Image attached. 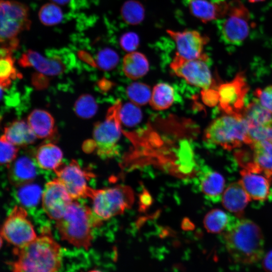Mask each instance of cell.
Masks as SVG:
<instances>
[{
	"instance_id": "obj_40",
	"label": "cell",
	"mask_w": 272,
	"mask_h": 272,
	"mask_svg": "<svg viewBox=\"0 0 272 272\" xmlns=\"http://www.w3.org/2000/svg\"><path fill=\"white\" fill-rule=\"evenodd\" d=\"M32 83L37 89H43L48 86V79L44 75L36 73L33 76Z\"/></svg>"
},
{
	"instance_id": "obj_36",
	"label": "cell",
	"mask_w": 272,
	"mask_h": 272,
	"mask_svg": "<svg viewBox=\"0 0 272 272\" xmlns=\"http://www.w3.org/2000/svg\"><path fill=\"white\" fill-rule=\"evenodd\" d=\"M249 135L251 145L262 141L272 143V122L249 128Z\"/></svg>"
},
{
	"instance_id": "obj_28",
	"label": "cell",
	"mask_w": 272,
	"mask_h": 272,
	"mask_svg": "<svg viewBox=\"0 0 272 272\" xmlns=\"http://www.w3.org/2000/svg\"><path fill=\"white\" fill-rule=\"evenodd\" d=\"M174 98L172 87L167 83H161L154 87L149 103L154 109L163 110L172 105Z\"/></svg>"
},
{
	"instance_id": "obj_32",
	"label": "cell",
	"mask_w": 272,
	"mask_h": 272,
	"mask_svg": "<svg viewBox=\"0 0 272 272\" xmlns=\"http://www.w3.org/2000/svg\"><path fill=\"white\" fill-rule=\"evenodd\" d=\"M98 109L94 98L88 94H83L76 100L74 105V111L80 117L88 119L93 117Z\"/></svg>"
},
{
	"instance_id": "obj_4",
	"label": "cell",
	"mask_w": 272,
	"mask_h": 272,
	"mask_svg": "<svg viewBox=\"0 0 272 272\" xmlns=\"http://www.w3.org/2000/svg\"><path fill=\"white\" fill-rule=\"evenodd\" d=\"M204 137L208 143L227 150L252 144L248 124L241 115L226 114L217 118L207 128Z\"/></svg>"
},
{
	"instance_id": "obj_19",
	"label": "cell",
	"mask_w": 272,
	"mask_h": 272,
	"mask_svg": "<svg viewBox=\"0 0 272 272\" xmlns=\"http://www.w3.org/2000/svg\"><path fill=\"white\" fill-rule=\"evenodd\" d=\"M192 15L203 23L220 20L227 14L230 2H211L208 0H187Z\"/></svg>"
},
{
	"instance_id": "obj_10",
	"label": "cell",
	"mask_w": 272,
	"mask_h": 272,
	"mask_svg": "<svg viewBox=\"0 0 272 272\" xmlns=\"http://www.w3.org/2000/svg\"><path fill=\"white\" fill-rule=\"evenodd\" d=\"M26 211L15 206L5 220L1 229V236L15 248H22L37 238L33 226L27 218Z\"/></svg>"
},
{
	"instance_id": "obj_12",
	"label": "cell",
	"mask_w": 272,
	"mask_h": 272,
	"mask_svg": "<svg viewBox=\"0 0 272 272\" xmlns=\"http://www.w3.org/2000/svg\"><path fill=\"white\" fill-rule=\"evenodd\" d=\"M54 171L73 200L88 197L91 188L87 184L88 176L77 161L73 160L68 165L61 163Z\"/></svg>"
},
{
	"instance_id": "obj_7",
	"label": "cell",
	"mask_w": 272,
	"mask_h": 272,
	"mask_svg": "<svg viewBox=\"0 0 272 272\" xmlns=\"http://www.w3.org/2000/svg\"><path fill=\"white\" fill-rule=\"evenodd\" d=\"M220 20L219 29L225 43L238 45L248 37L252 25L250 14L240 1H230L228 12Z\"/></svg>"
},
{
	"instance_id": "obj_13",
	"label": "cell",
	"mask_w": 272,
	"mask_h": 272,
	"mask_svg": "<svg viewBox=\"0 0 272 272\" xmlns=\"http://www.w3.org/2000/svg\"><path fill=\"white\" fill-rule=\"evenodd\" d=\"M42 208L51 219H60L73 201L57 178L46 183L42 194Z\"/></svg>"
},
{
	"instance_id": "obj_44",
	"label": "cell",
	"mask_w": 272,
	"mask_h": 272,
	"mask_svg": "<svg viewBox=\"0 0 272 272\" xmlns=\"http://www.w3.org/2000/svg\"><path fill=\"white\" fill-rule=\"evenodd\" d=\"M88 272H101V271L98 270H91Z\"/></svg>"
},
{
	"instance_id": "obj_31",
	"label": "cell",
	"mask_w": 272,
	"mask_h": 272,
	"mask_svg": "<svg viewBox=\"0 0 272 272\" xmlns=\"http://www.w3.org/2000/svg\"><path fill=\"white\" fill-rule=\"evenodd\" d=\"M19 187L17 192L18 199L26 207L36 206L42 197V192L38 185L31 182Z\"/></svg>"
},
{
	"instance_id": "obj_42",
	"label": "cell",
	"mask_w": 272,
	"mask_h": 272,
	"mask_svg": "<svg viewBox=\"0 0 272 272\" xmlns=\"http://www.w3.org/2000/svg\"><path fill=\"white\" fill-rule=\"evenodd\" d=\"M54 3L59 5H64L67 4L70 0H50Z\"/></svg>"
},
{
	"instance_id": "obj_17",
	"label": "cell",
	"mask_w": 272,
	"mask_h": 272,
	"mask_svg": "<svg viewBox=\"0 0 272 272\" xmlns=\"http://www.w3.org/2000/svg\"><path fill=\"white\" fill-rule=\"evenodd\" d=\"M35 158L24 154L17 158L8 166V178L14 186L20 187L31 183L37 175Z\"/></svg>"
},
{
	"instance_id": "obj_27",
	"label": "cell",
	"mask_w": 272,
	"mask_h": 272,
	"mask_svg": "<svg viewBox=\"0 0 272 272\" xmlns=\"http://www.w3.org/2000/svg\"><path fill=\"white\" fill-rule=\"evenodd\" d=\"M242 115L249 128L272 122V113L261 105L257 99L245 107Z\"/></svg>"
},
{
	"instance_id": "obj_24",
	"label": "cell",
	"mask_w": 272,
	"mask_h": 272,
	"mask_svg": "<svg viewBox=\"0 0 272 272\" xmlns=\"http://www.w3.org/2000/svg\"><path fill=\"white\" fill-rule=\"evenodd\" d=\"M35 158L40 168L54 170L62 163V152L54 144L47 143L38 148Z\"/></svg>"
},
{
	"instance_id": "obj_35",
	"label": "cell",
	"mask_w": 272,
	"mask_h": 272,
	"mask_svg": "<svg viewBox=\"0 0 272 272\" xmlns=\"http://www.w3.org/2000/svg\"><path fill=\"white\" fill-rule=\"evenodd\" d=\"M96 60V64L100 69L103 71H110L117 64L118 56L112 49L105 48L97 53Z\"/></svg>"
},
{
	"instance_id": "obj_41",
	"label": "cell",
	"mask_w": 272,
	"mask_h": 272,
	"mask_svg": "<svg viewBox=\"0 0 272 272\" xmlns=\"http://www.w3.org/2000/svg\"><path fill=\"white\" fill-rule=\"evenodd\" d=\"M262 265L266 272H272V250L264 257Z\"/></svg>"
},
{
	"instance_id": "obj_33",
	"label": "cell",
	"mask_w": 272,
	"mask_h": 272,
	"mask_svg": "<svg viewBox=\"0 0 272 272\" xmlns=\"http://www.w3.org/2000/svg\"><path fill=\"white\" fill-rule=\"evenodd\" d=\"M38 16L41 23L46 26H53L59 23L63 18L60 8L54 3H47L41 7Z\"/></svg>"
},
{
	"instance_id": "obj_39",
	"label": "cell",
	"mask_w": 272,
	"mask_h": 272,
	"mask_svg": "<svg viewBox=\"0 0 272 272\" xmlns=\"http://www.w3.org/2000/svg\"><path fill=\"white\" fill-rule=\"evenodd\" d=\"M120 44L122 48L128 52L133 51L138 44V40L133 35L124 36L121 39Z\"/></svg>"
},
{
	"instance_id": "obj_30",
	"label": "cell",
	"mask_w": 272,
	"mask_h": 272,
	"mask_svg": "<svg viewBox=\"0 0 272 272\" xmlns=\"http://www.w3.org/2000/svg\"><path fill=\"white\" fill-rule=\"evenodd\" d=\"M151 94L150 87L142 83H133L126 89V95L129 100L138 106L144 105L149 102Z\"/></svg>"
},
{
	"instance_id": "obj_38",
	"label": "cell",
	"mask_w": 272,
	"mask_h": 272,
	"mask_svg": "<svg viewBox=\"0 0 272 272\" xmlns=\"http://www.w3.org/2000/svg\"><path fill=\"white\" fill-rule=\"evenodd\" d=\"M254 95L261 105L272 113V85L256 89Z\"/></svg>"
},
{
	"instance_id": "obj_34",
	"label": "cell",
	"mask_w": 272,
	"mask_h": 272,
	"mask_svg": "<svg viewBox=\"0 0 272 272\" xmlns=\"http://www.w3.org/2000/svg\"><path fill=\"white\" fill-rule=\"evenodd\" d=\"M142 112L139 106L132 103L122 105L120 111L121 123L128 126L139 123L142 118Z\"/></svg>"
},
{
	"instance_id": "obj_3",
	"label": "cell",
	"mask_w": 272,
	"mask_h": 272,
	"mask_svg": "<svg viewBox=\"0 0 272 272\" xmlns=\"http://www.w3.org/2000/svg\"><path fill=\"white\" fill-rule=\"evenodd\" d=\"M102 223L87 205L73 201L63 215L56 220V227L62 240L88 250L93 239V228Z\"/></svg>"
},
{
	"instance_id": "obj_23",
	"label": "cell",
	"mask_w": 272,
	"mask_h": 272,
	"mask_svg": "<svg viewBox=\"0 0 272 272\" xmlns=\"http://www.w3.org/2000/svg\"><path fill=\"white\" fill-rule=\"evenodd\" d=\"M122 70L127 77L132 80H137L148 73L149 64L144 54L133 51L128 52L124 56Z\"/></svg>"
},
{
	"instance_id": "obj_29",
	"label": "cell",
	"mask_w": 272,
	"mask_h": 272,
	"mask_svg": "<svg viewBox=\"0 0 272 272\" xmlns=\"http://www.w3.org/2000/svg\"><path fill=\"white\" fill-rule=\"evenodd\" d=\"M22 77L14 66V60L12 54L1 57L0 84L2 89H7L11 85L12 80Z\"/></svg>"
},
{
	"instance_id": "obj_1",
	"label": "cell",
	"mask_w": 272,
	"mask_h": 272,
	"mask_svg": "<svg viewBox=\"0 0 272 272\" xmlns=\"http://www.w3.org/2000/svg\"><path fill=\"white\" fill-rule=\"evenodd\" d=\"M14 252L17 258L12 263V272H57L61 266V247L48 229Z\"/></svg>"
},
{
	"instance_id": "obj_11",
	"label": "cell",
	"mask_w": 272,
	"mask_h": 272,
	"mask_svg": "<svg viewBox=\"0 0 272 272\" xmlns=\"http://www.w3.org/2000/svg\"><path fill=\"white\" fill-rule=\"evenodd\" d=\"M219 107L226 114L241 115L245 108L244 99L248 87L242 73L218 89Z\"/></svg>"
},
{
	"instance_id": "obj_9",
	"label": "cell",
	"mask_w": 272,
	"mask_h": 272,
	"mask_svg": "<svg viewBox=\"0 0 272 272\" xmlns=\"http://www.w3.org/2000/svg\"><path fill=\"white\" fill-rule=\"evenodd\" d=\"M208 59L205 53L195 59H187L176 53L170 66L176 76L183 78L188 84L206 90L210 89L213 81L207 63Z\"/></svg>"
},
{
	"instance_id": "obj_15",
	"label": "cell",
	"mask_w": 272,
	"mask_h": 272,
	"mask_svg": "<svg viewBox=\"0 0 272 272\" xmlns=\"http://www.w3.org/2000/svg\"><path fill=\"white\" fill-rule=\"evenodd\" d=\"M240 182L250 199L264 200L268 197L271 177L260 169H242Z\"/></svg>"
},
{
	"instance_id": "obj_26",
	"label": "cell",
	"mask_w": 272,
	"mask_h": 272,
	"mask_svg": "<svg viewBox=\"0 0 272 272\" xmlns=\"http://www.w3.org/2000/svg\"><path fill=\"white\" fill-rule=\"evenodd\" d=\"M235 219L222 210L214 209L207 214L203 220V224L206 229L210 233H224Z\"/></svg>"
},
{
	"instance_id": "obj_22",
	"label": "cell",
	"mask_w": 272,
	"mask_h": 272,
	"mask_svg": "<svg viewBox=\"0 0 272 272\" xmlns=\"http://www.w3.org/2000/svg\"><path fill=\"white\" fill-rule=\"evenodd\" d=\"M4 135L16 146L25 147L34 143L37 137L28 122L16 120L5 128Z\"/></svg>"
},
{
	"instance_id": "obj_18",
	"label": "cell",
	"mask_w": 272,
	"mask_h": 272,
	"mask_svg": "<svg viewBox=\"0 0 272 272\" xmlns=\"http://www.w3.org/2000/svg\"><path fill=\"white\" fill-rule=\"evenodd\" d=\"M199 189L209 200L219 202L221 200L224 191L225 179L218 172L205 166L198 175Z\"/></svg>"
},
{
	"instance_id": "obj_20",
	"label": "cell",
	"mask_w": 272,
	"mask_h": 272,
	"mask_svg": "<svg viewBox=\"0 0 272 272\" xmlns=\"http://www.w3.org/2000/svg\"><path fill=\"white\" fill-rule=\"evenodd\" d=\"M250 198L240 181L230 184L224 191L221 200L224 208L241 215Z\"/></svg>"
},
{
	"instance_id": "obj_21",
	"label": "cell",
	"mask_w": 272,
	"mask_h": 272,
	"mask_svg": "<svg viewBox=\"0 0 272 272\" xmlns=\"http://www.w3.org/2000/svg\"><path fill=\"white\" fill-rule=\"evenodd\" d=\"M27 122L37 137L40 139L52 137L55 132L52 116L42 109H35L29 115Z\"/></svg>"
},
{
	"instance_id": "obj_14",
	"label": "cell",
	"mask_w": 272,
	"mask_h": 272,
	"mask_svg": "<svg viewBox=\"0 0 272 272\" xmlns=\"http://www.w3.org/2000/svg\"><path fill=\"white\" fill-rule=\"evenodd\" d=\"M166 32L175 43L176 53L187 59L200 57L204 54V46L209 40L207 36L195 30L175 31L168 29Z\"/></svg>"
},
{
	"instance_id": "obj_5",
	"label": "cell",
	"mask_w": 272,
	"mask_h": 272,
	"mask_svg": "<svg viewBox=\"0 0 272 272\" xmlns=\"http://www.w3.org/2000/svg\"><path fill=\"white\" fill-rule=\"evenodd\" d=\"M88 197L92 200V211L102 222L123 214L133 205V190L127 185H117L100 189L90 188Z\"/></svg>"
},
{
	"instance_id": "obj_8",
	"label": "cell",
	"mask_w": 272,
	"mask_h": 272,
	"mask_svg": "<svg viewBox=\"0 0 272 272\" xmlns=\"http://www.w3.org/2000/svg\"><path fill=\"white\" fill-rule=\"evenodd\" d=\"M0 40L2 46L19 41L17 37L30 28L28 7L15 1H1Z\"/></svg>"
},
{
	"instance_id": "obj_37",
	"label": "cell",
	"mask_w": 272,
	"mask_h": 272,
	"mask_svg": "<svg viewBox=\"0 0 272 272\" xmlns=\"http://www.w3.org/2000/svg\"><path fill=\"white\" fill-rule=\"evenodd\" d=\"M1 164H10L17 157L18 148L10 142L4 135L1 138Z\"/></svg>"
},
{
	"instance_id": "obj_43",
	"label": "cell",
	"mask_w": 272,
	"mask_h": 272,
	"mask_svg": "<svg viewBox=\"0 0 272 272\" xmlns=\"http://www.w3.org/2000/svg\"><path fill=\"white\" fill-rule=\"evenodd\" d=\"M247 1L250 3H256V2H262L264 0H247Z\"/></svg>"
},
{
	"instance_id": "obj_6",
	"label": "cell",
	"mask_w": 272,
	"mask_h": 272,
	"mask_svg": "<svg viewBox=\"0 0 272 272\" xmlns=\"http://www.w3.org/2000/svg\"><path fill=\"white\" fill-rule=\"evenodd\" d=\"M121 106L120 101H116L108 109L104 120L94 125L93 141L96 153L101 158H112L119 153L117 144L121 133Z\"/></svg>"
},
{
	"instance_id": "obj_16",
	"label": "cell",
	"mask_w": 272,
	"mask_h": 272,
	"mask_svg": "<svg viewBox=\"0 0 272 272\" xmlns=\"http://www.w3.org/2000/svg\"><path fill=\"white\" fill-rule=\"evenodd\" d=\"M18 62L23 67H32L46 76H57L66 69L65 65L58 56L46 57L30 49L22 55Z\"/></svg>"
},
{
	"instance_id": "obj_25",
	"label": "cell",
	"mask_w": 272,
	"mask_h": 272,
	"mask_svg": "<svg viewBox=\"0 0 272 272\" xmlns=\"http://www.w3.org/2000/svg\"><path fill=\"white\" fill-rule=\"evenodd\" d=\"M254 163L264 173L272 177V143L262 141L250 145Z\"/></svg>"
},
{
	"instance_id": "obj_2",
	"label": "cell",
	"mask_w": 272,
	"mask_h": 272,
	"mask_svg": "<svg viewBox=\"0 0 272 272\" xmlns=\"http://www.w3.org/2000/svg\"><path fill=\"white\" fill-rule=\"evenodd\" d=\"M223 234L226 248L235 261L252 264L262 257L263 236L259 227L252 221L235 218Z\"/></svg>"
}]
</instances>
